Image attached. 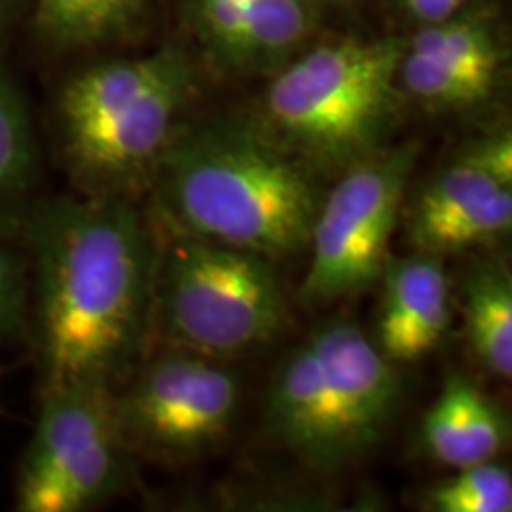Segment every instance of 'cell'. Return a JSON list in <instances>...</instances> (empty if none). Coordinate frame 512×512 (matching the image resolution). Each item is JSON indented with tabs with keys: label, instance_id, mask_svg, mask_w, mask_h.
Instances as JSON below:
<instances>
[{
	"label": "cell",
	"instance_id": "e0dca14e",
	"mask_svg": "<svg viewBox=\"0 0 512 512\" xmlns=\"http://www.w3.org/2000/svg\"><path fill=\"white\" fill-rule=\"evenodd\" d=\"M427 508L437 512H510L512 475L496 460L458 467L427 494Z\"/></svg>",
	"mask_w": 512,
	"mask_h": 512
},
{
	"label": "cell",
	"instance_id": "277c9868",
	"mask_svg": "<svg viewBox=\"0 0 512 512\" xmlns=\"http://www.w3.org/2000/svg\"><path fill=\"white\" fill-rule=\"evenodd\" d=\"M401 38H337L268 83L261 128L306 164L349 166L380 150L399 114Z\"/></svg>",
	"mask_w": 512,
	"mask_h": 512
},
{
	"label": "cell",
	"instance_id": "3957f363",
	"mask_svg": "<svg viewBox=\"0 0 512 512\" xmlns=\"http://www.w3.org/2000/svg\"><path fill=\"white\" fill-rule=\"evenodd\" d=\"M401 401L394 363L351 320H330L292 349L266 396L273 439L313 470H342L389 432Z\"/></svg>",
	"mask_w": 512,
	"mask_h": 512
},
{
	"label": "cell",
	"instance_id": "8992f818",
	"mask_svg": "<svg viewBox=\"0 0 512 512\" xmlns=\"http://www.w3.org/2000/svg\"><path fill=\"white\" fill-rule=\"evenodd\" d=\"M133 451L112 411V387H43V403L17 477V510L83 512L119 494Z\"/></svg>",
	"mask_w": 512,
	"mask_h": 512
},
{
	"label": "cell",
	"instance_id": "6da1fadb",
	"mask_svg": "<svg viewBox=\"0 0 512 512\" xmlns=\"http://www.w3.org/2000/svg\"><path fill=\"white\" fill-rule=\"evenodd\" d=\"M157 240L117 195L62 200L38 216L36 342L43 387L121 380L152 328Z\"/></svg>",
	"mask_w": 512,
	"mask_h": 512
},
{
	"label": "cell",
	"instance_id": "9a60e30c",
	"mask_svg": "<svg viewBox=\"0 0 512 512\" xmlns=\"http://www.w3.org/2000/svg\"><path fill=\"white\" fill-rule=\"evenodd\" d=\"M467 342L501 380L512 375V278L508 266L484 264L467 275L465 283Z\"/></svg>",
	"mask_w": 512,
	"mask_h": 512
},
{
	"label": "cell",
	"instance_id": "8fae6325",
	"mask_svg": "<svg viewBox=\"0 0 512 512\" xmlns=\"http://www.w3.org/2000/svg\"><path fill=\"white\" fill-rule=\"evenodd\" d=\"M373 342L392 363H411L432 354L451 328V280L437 254L415 252L389 261L382 278Z\"/></svg>",
	"mask_w": 512,
	"mask_h": 512
},
{
	"label": "cell",
	"instance_id": "d6986e66",
	"mask_svg": "<svg viewBox=\"0 0 512 512\" xmlns=\"http://www.w3.org/2000/svg\"><path fill=\"white\" fill-rule=\"evenodd\" d=\"M27 299V266L15 249L0 242V342L15 337L22 330Z\"/></svg>",
	"mask_w": 512,
	"mask_h": 512
},
{
	"label": "cell",
	"instance_id": "ffe728a7",
	"mask_svg": "<svg viewBox=\"0 0 512 512\" xmlns=\"http://www.w3.org/2000/svg\"><path fill=\"white\" fill-rule=\"evenodd\" d=\"M399 3L401 8L411 17L418 19V22L432 24L458 15L470 0H399Z\"/></svg>",
	"mask_w": 512,
	"mask_h": 512
},
{
	"label": "cell",
	"instance_id": "2e32d148",
	"mask_svg": "<svg viewBox=\"0 0 512 512\" xmlns=\"http://www.w3.org/2000/svg\"><path fill=\"white\" fill-rule=\"evenodd\" d=\"M147 0H36L41 34L64 48H88L131 34Z\"/></svg>",
	"mask_w": 512,
	"mask_h": 512
},
{
	"label": "cell",
	"instance_id": "7c38bea8",
	"mask_svg": "<svg viewBox=\"0 0 512 512\" xmlns=\"http://www.w3.org/2000/svg\"><path fill=\"white\" fill-rule=\"evenodd\" d=\"M207 46L233 67L290 57L313 31L309 0H192Z\"/></svg>",
	"mask_w": 512,
	"mask_h": 512
},
{
	"label": "cell",
	"instance_id": "7a4b0ae2",
	"mask_svg": "<svg viewBox=\"0 0 512 512\" xmlns=\"http://www.w3.org/2000/svg\"><path fill=\"white\" fill-rule=\"evenodd\" d=\"M150 174L164 219L178 233L271 261L309 247L320 204L311 166L261 126L174 133Z\"/></svg>",
	"mask_w": 512,
	"mask_h": 512
},
{
	"label": "cell",
	"instance_id": "5bb4252c",
	"mask_svg": "<svg viewBox=\"0 0 512 512\" xmlns=\"http://www.w3.org/2000/svg\"><path fill=\"white\" fill-rule=\"evenodd\" d=\"M406 48L413 50L491 98L501 76L505 50L498 31L486 15H453L422 24Z\"/></svg>",
	"mask_w": 512,
	"mask_h": 512
},
{
	"label": "cell",
	"instance_id": "4fadbf2b",
	"mask_svg": "<svg viewBox=\"0 0 512 512\" xmlns=\"http://www.w3.org/2000/svg\"><path fill=\"white\" fill-rule=\"evenodd\" d=\"M420 434L437 463L458 470L501 456L508 444V422L475 382L451 375L422 418Z\"/></svg>",
	"mask_w": 512,
	"mask_h": 512
},
{
	"label": "cell",
	"instance_id": "9c48e42d",
	"mask_svg": "<svg viewBox=\"0 0 512 512\" xmlns=\"http://www.w3.org/2000/svg\"><path fill=\"white\" fill-rule=\"evenodd\" d=\"M195 72L190 57L150 91L95 117L62 124L64 155L95 195H117L152 166L176 133Z\"/></svg>",
	"mask_w": 512,
	"mask_h": 512
},
{
	"label": "cell",
	"instance_id": "52a82bcc",
	"mask_svg": "<svg viewBox=\"0 0 512 512\" xmlns=\"http://www.w3.org/2000/svg\"><path fill=\"white\" fill-rule=\"evenodd\" d=\"M418 150L415 143L380 147L344 166L330 195L320 197L302 285L306 302H337L380 283Z\"/></svg>",
	"mask_w": 512,
	"mask_h": 512
},
{
	"label": "cell",
	"instance_id": "44dd1931",
	"mask_svg": "<svg viewBox=\"0 0 512 512\" xmlns=\"http://www.w3.org/2000/svg\"><path fill=\"white\" fill-rule=\"evenodd\" d=\"M10 3H12V0H0V17L5 15V10H8Z\"/></svg>",
	"mask_w": 512,
	"mask_h": 512
},
{
	"label": "cell",
	"instance_id": "ac0fdd59",
	"mask_svg": "<svg viewBox=\"0 0 512 512\" xmlns=\"http://www.w3.org/2000/svg\"><path fill=\"white\" fill-rule=\"evenodd\" d=\"M36 164L34 136L24 100L0 74V197L29 183Z\"/></svg>",
	"mask_w": 512,
	"mask_h": 512
},
{
	"label": "cell",
	"instance_id": "30bf717a",
	"mask_svg": "<svg viewBox=\"0 0 512 512\" xmlns=\"http://www.w3.org/2000/svg\"><path fill=\"white\" fill-rule=\"evenodd\" d=\"M512 228V140L498 133L467 145L420 192L411 211L415 252L451 254L503 238Z\"/></svg>",
	"mask_w": 512,
	"mask_h": 512
},
{
	"label": "cell",
	"instance_id": "ba28073f",
	"mask_svg": "<svg viewBox=\"0 0 512 512\" xmlns=\"http://www.w3.org/2000/svg\"><path fill=\"white\" fill-rule=\"evenodd\" d=\"M240 382L216 358L178 351L140 368L112 411L126 446L152 458H195L226 437L240 408Z\"/></svg>",
	"mask_w": 512,
	"mask_h": 512
},
{
	"label": "cell",
	"instance_id": "5b68a950",
	"mask_svg": "<svg viewBox=\"0 0 512 512\" xmlns=\"http://www.w3.org/2000/svg\"><path fill=\"white\" fill-rule=\"evenodd\" d=\"M287 299L273 261L178 233L157 247L152 328L178 349L211 358L242 354L283 330Z\"/></svg>",
	"mask_w": 512,
	"mask_h": 512
}]
</instances>
